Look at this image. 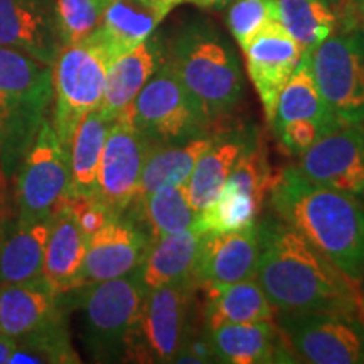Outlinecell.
Wrapping results in <instances>:
<instances>
[{
    "label": "cell",
    "instance_id": "cell-30",
    "mask_svg": "<svg viewBox=\"0 0 364 364\" xmlns=\"http://www.w3.org/2000/svg\"><path fill=\"white\" fill-rule=\"evenodd\" d=\"M113 120L105 118L100 110L83 117L73 134L70 144L71 193L75 196H95L102 154Z\"/></svg>",
    "mask_w": 364,
    "mask_h": 364
},
{
    "label": "cell",
    "instance_id": "cell-10",
    "mask_svg": "<svg viewBox=\"0 0 364 364\" xmlns=\"http://www.w3.org/2000/svg\"><path fill=\"white\" fill-rule=\"evenodd\" d=\"M277 326L295 358L312 364L364 363L361 312H277Z\"/></svg>",
    "mask_w": 364,
    "mask_h": 364
},
{
    "label": "cell",
    "instance_id": "cell-31",
    "mask_svg": "<svg viewBox=\"0 0 364 364\" xmlns=\"http://www.w3.org/2000/svg\"><path fill=\"white\" fill-rule=\"evenodd\" d=\"M277 22L311 53L338 31V12L322 0H275Z\"/></svg>",
    "mask_w": 364,
    "mask_h": 364
},
{
    "label": "cell",
    "instance_id": "cell-42",
    "mask_svg": "<svg viewBox=\"0 0 364 364\" xmlns=\"http://www.w3.org/2000/svg\"><path fill=\"white\" fill-rule=\"evenodd\" d=\"M322 2H326L331 9H334V11L338 12L339 21H341V17H343L346 11H348L349 2H351V0H322Z\"/></svg>",
    "mask_w": 364,
    "mask_h": 364
},
{
    "label": "cell",
    "instance_id": "cell-40",
    "mask_svg": "<svg viewBox=\"0 0 364 364\" xmlns=\"http://www.w3.org/2000/svg\"><path fill=\"white\" fill-rule=\"evenodd\" d=\"M16 349V339L0 332V364H7Z\"/></svg>",
    "mask_w": 364,
    "mask_h": 364
},
{
    "label": "cell",
    "instance_id": "cell-25",
    "mask_svg": "<svg viewBox=\"0 0 364 364\" xmlns=\"http://www.w3.org/2000/svg\"><path fill=\"white\" fill-rule=\"evenodd\" d=\"M253 139L252 132L245 129L218 132L216 140L203 154L186 181L191 206L196 213L203 211L208 204L215 201L241 152Z\"/></svg>",
    "mask_w": 364,
    "mask_h": 364
},
{
    "label": "cell",
    "instance_id": "cell-28",
    "mask_svg": "<svg viewBox=\"0 0 364 364\" xmlns=\"http://www.w3.org/2000/svg\"><path fill=\"white\" fill-rule=\"evenodd\" d=\"M201 236L193 228H188L152 243L140 265V277L145 290L193 279Z\"/></svg>",
    "mask_w": 364,
    "mask_h": 364
},
{
    "label": "cell",
    "instance_id": "cell-4",
    "mask_svg": "<svg viewBox=\"0 0 364 364\" xmlns=\"http://www.w3.org/2000/svg\"><path fill=\"white\" fill-rule=\"evenodd\" d=\"M53 66L0 46V176L12 182L53 103Z\"/></svg>",
    "mask_w": 364,
    "mask_h": 364
},
{
    "label": "cell",
    "instance_id": "cell-35",
    "mask_svg": "<svg viewBox=\"0 0 364 364\" xmlns=\"http://www.w3.org/2000/svg\"><path fill=\"white\" fill-rule=\"evenodd\" d=\"M275 177L277 174L268 164L265 149H263L260 140L255 136L248 147L241 152L225 186L247 193L263 203L270 194Z\"/></svg>",
    "mask_w": 364,
    "mask_h": 364
},
{
    "label": "cell",
    "instance_id": "cell-18",
    "mask_svg": "<svg viewBox=\"0 0 364 364\" xmlns=\"http://www.w3.org/2000/svg\"><path fill=\"white\" fill-rule=\"evenodd\" d=\"M53 216L22 220L14 208L0 209V285L43 275Z\"/></svg>",
    "mask_w": 364,
    "mask_h": 364
},
{
    "label": "cell",
    "instance_id": "cell-29",
    "mask_svg": "<svg viewBox=\"0 0 364 364\" xmlns=\"http://www.w3.org/2000/svg\"><path fill=\"white\" fill-rule=\"evenodd\" d=\"M297 120H316L332 127L343 125L332 115L317 88L311 70L309 53H304L292 76L282 88L270 125L273 130H277L285 124Z\"/></svg>",
    "mask_w": 364,
    "mask_h": 364
},
{
    "label": "cell",
    "instance_id": "cell-16",
    "mask_svg": "<svg viewBox=\"0 0 364 364\" xmlns=\"http://www.w3.org/2000/svg\"><path fill=\"white\" fill-rule=\"evenodd\" d=\"M248 78L257 90L268 124H272L277 100L304 56V49L282 27L273 22L243 49Z\"/></svg>",
    "mask_w": 364,
    "mask_h": 364
},
{
    "label": "cell",
    "instance_id": "cell-1",
    "mask_svg": "<svg viewBox=\"0 0 364 364\" xmlns=\"http://www.w3.org/2000/svg\"><path fill=\"white\" fill-rule=\"evenodd\" d=\"M257 279L277 312H359L358 280L327 260L280 218L258 225Z\"/></svg>",
    "mask_w": 364,
    "mask_h": 364
},
{
    "label": "cell",
    "instance_id": "cell-23",
    "mask_svg": "<svg viewBox=\"0 0 364 364\" xmlns=\"http://www.w3.org/2000/svg\"><path fill=\"white\" fill-rule=\"evenodd\" d=\"M86 247L88 238L73 213L66 206H59L53 216L43 263V277L58 294H68L83 285L81 273Z\"/></svg>",
    "mask_w": 364,
    "mask_h": 364
},
{
    "label": "cell",
    "instance_id": "cell-5",
    "mask_svg": "<svg viewBox=\"0 0 364 364\" xmlns=\"http://www.w3.org/2000/svg\"><path fill=\"white\" fill-rule=\"evenodd\" d=\"M145 295L140 267L118 279L86 284L63 294L81 314V338L97 363H122L125 341Z\"/></svg>",
    "mask_w": 364,
    "mask_h": 364
},
{
    "label": "cell",
    "instance_id": "cell-14",
    "mask_svg": "<svg viewBox=\"0 0 364 364\" xmlns=\"http://www.w3.org/2000/svg\"><path fill=\"white\" fill-rule=\"evenodd\" d=\"M150 247L152 241L134 220L113 216L88 238L81 282L97 284L129 275L142 265Z\"/></svg>",
    "mask_w": 364,
    "mask_h": 364
},
{
    "label": "cell",
    "instance_id": "cell-8",
    "mask_svg": "<svg viewBox=\"0 0 364 364\" xmlns=\"http://www.w3.org/2000/svg\"><path fill=\"white\" fill-rule=\"evenodd\" d=\"M129 110L135 129L152 145L182 144L218 132L166 59L140 90Z\"/></svg>",
    "mask_w": 364,
    "mask_h": 364
},
{
    "label": "cell",
    "instance_id": "cell-19",
    "mask_svg": "<svg viewBox=\"0 0 364 364\" xmlns=\"http://www.w3.org/2000/svg\"><path fill=\"white\" fill-rule=\"evenodd\" d=\"M216 363L272 364L299 363L273 321L223 324L208 332Z\"/></svg>",
    "mask_w": 364,
    "mask_h": 364
},
{
    "label": "cell",
    "instance_id": "cell-6",
    "mask_svg": "<svg viewBox=\"0 0 364 364\" xmlns=\"http://www.w3.org/2000/svg\"><path fill=\"white\" fill-rule=\"evenodd\" d=\"M112 63V56L93 34L81 43L63 46L54 61L51 122L68 149L83 117L102 105Z\"/></svg>",
    "mask_w": 364,
    "mask_h": 364
},
{
    "label": "cell",
    "instance_id": "cell-33",
    "mask_svg": "<svg viewBox=\"0 0 364 364\" xmlns=\"http://www.w3.org/2000/svg\"><path fill=\"white\" fill-rule=\"evenodd\" d=\"M78 353L73 348L66 317L59 318L43 329L16 339L9 364H76Z\"/></svg>",
    "mask_w": 364,
    "mask_h": 364
},
{
    "label": "cell",
    "instance_id": "cell-2",
    "mask_svg": "<svg viewBox=\"0 0 364 364\" xmlns=\"http://www.w3.org/2000/svg\"><path fill=\"white\" fill-rule=\"evenodd\" d=\"M277 218L353 280L364 277V208L356 196L312 184L294 166L268 194Z\"/></svg>",
    "mask_w": 364,
    "mask_h": 364
},
{
    "label": "cell",
    "instance_id": "cell-3",
    "mask_svg": "<svg viewBox=\"0 0 364 364\" xmlns=\"http://www.w3.org/2000/svg\"><path fill=\"white\" fill-rule=\"evenodd\" d=\"M166 61L215 125L240 105L243 75L238 58L213 22H186L167 44Z\"/></svg>",
    "mask_w": 364,
    "mask_h": 364
},
{
    "label": "cell",
    "instance_id": "cell-20",
    "mask_svg": "<svg viewBox=\"0 0 364 364\" xmlns=\"http://www.w3.org/2000/svg\"><path fill=\"white\" fill-rule=\"evenodd\" d=\"M66 317V306L46 282L38 279L0 285V332L17 339Z\"/></svg>",
    "mask_w": 364,
    "mask_h": 364
},
{
    "label": "cell",
    "instance_id": "cell-34",
    "mask_svg": "<svg viewBox=\"0 0 364 364\" xmlns=\"http://www.w3.org/2000/svg\"><path fill=\"white\" fill-rule=\"evenodd\" d=\"M112 0H54V21L63 46L76 44L98 29Z\"/></svg>",
    "mask_w": 364,
    "mask_h": 364
},
{
    "label": "cell",
    "instance_id": "cell-26",
    "mask_svg": "<svg viewBox=\"0 0 364 364\" xmlns=\"http://www.w3.org/2000/svg\"><path fill=\"white\" fill-rule=\"evenodd\" d=\"M147 233L152 243L193 226L198 213L191 206L186 184L164 186L135 199L124 213Z\"/></svg>",
    "mask_w": 364,
    "mask_h": 364
},
{
    "label": "cell",
    "instance_id": "cell-24",
    "mask_svg": "<svg viewBox=\"0 0 364 364\" xmlns=\"http://www.w3.org/2000/svg\"><path fill=\"white\" fill-rule=\"evenodd\" d=\"M199 289L204 290L203 321L208 332L223 324L275 321L277 311L257 279Z\"/></svg>",
    "mask_w": 364,
    "mask_h": 364
},
{
    "label": "cell",
    "instance_id": "cell-36",
    "mask_svg": "<svg viewBox=\"0 0 364 364\" xmlns=\"http://www.w3.org/2000/svg\"><path fill=\"white\" fill-rule=\"evenodd\" d=\"M228 7L226 26L241 49L277 22L275 0H233Z\"/></svg>",
    "mask_w": 364,
    "mask_h": 364
},
{
    "label": "cell",
    "instance_id": "cell-38",
    "mask_svg": "<svg viewBox=\"0 0 364 364\" xmlns=\"http://www.w3.org/2000/svg\"><path fill=\"white\" fill-rule=\"evenodd\" d=\"M174 363L181 364H204L216 363L215 351H213L209 336H191L189 331L182 341L179 353L176 354Z\"/></svg>",
    "mask_w": 364,
    "mask_h": 364
},
{
    "label": "cell",
    "instance_id": "cell-22",
    "mask_svg": "<svg viewBox=\"0 0 364 364\" xmlns=\"http://www.w3.org/2000/svg\"><path fill=\"white\" fill-rule=\"evenodd\" d=\"M166 53L167 44H164L161 36L154 33L134 49L117 58L108 68L103 100L98 107L100 113L108 120H115L127 107H130L140 90L164 63Z\"/></svg>",
    "mask_w": 364,
    "mask_h": 364
},
{
    "label": "cell",
    "instance_id": "cell-12",
    "mask_svg": "<svg viewBox=\"0 0 364 364\" xmlns=\"http://www.w3.org/2000/svg\"><path fill=\"white\" fill-rule=\"evenodd\" d=\"M150 145L152 144L135 129L127 107L113 120L105 140L95 189V198L113 215H124L134 203Z\"/></svg>",
    "mask_w": 364,
    "mask_h": 364
},
{
    "label": "cell",
    "instance_id": "cell-27",
    "mask_svg": "<svg viewBox=\"0 0 364 364\" xmlns=\"http://www.w3.org/2000/svg\"><path fill=\"white\" fill-rule=\"evenodd\" d=\"M216 135L218 132H211L182 144L150 145L135 199L164 186L186 184L196 164L216 140Z\"/></svg>",
    "mask_w": 364,
    "mask_h": 364
},
{
    "label": "cell",
    "instance_id": "cell-15",
    "mask_svg": "<svg viewBox=\"0 0 364 364\" xmlns=\"http://www.w3.org/2000/svg\"><path fill=\"white\" fill-rule=\"evenodd\" d=\"M258 255V225L225 233H204L193 270L196 289L255 279Z\"/></svg>",
    "mask_w": 364,
    "mask_h": 364
},
{
    "label": "cell",
    "instance_id": "cell-17",
    "mask_svg": "<svg viewBox=\"0 0 364 364\" xmlns=\"http://www.w3.org/2000/svg\"><path fill=\"white\" fill-rule=\"evenodd\" d=\"M0 46L53 66L63 44L51 0H0Z\"/></svg>",
    "mask_w": 364,
    "mask_h": 364
},
{
    "label": "cell",
    "instance_id": "cell-9",
    "mask_svg": "<svg viewBox=\"0 0 364 364\" xmlns=\"http://www.w3.org/2000/svg\"><path fill=\"white\" fill-rule=\"evenodd\" d=\"M196 284L193 279L145 290L125 341L124 363H174L189 331Z\"/></svg>",
    "mask_w": 364,
    "mask_h": 364
},
{
    "label": "cell",
    "instance_id": "cell-11",
    "mask_svg": "<svg viewBox=\"0 0 364 364\" xmlns=\"http://www.w3.org/2000/svg\"><path fill=\"white\" fill-rule=\"evenodd\" d=\"M14 206L22 220L54 216L71 193L70 149L46 118L14 177Z\"/></svg>",
    "mask_w": 364,
    "mask_h": 364
},
{
    "label": "cell",
    "instance_id": "cell-21",
    "mask_svg": "<svg viewBox=\"0 0 364 364\" xmlns=\"http://www.w3.org/2000/svg\"><path fill=\"white\" fill-rule=\"evenodd\" d=\"M184 0H112L93 36L113 61L149 36Z\"/></svg>",
    "mask_w": 364,
    "mask_h": 364
},
{
    "label": "cell",
    "instance_id": "cell-39",
    "mask_svg": "<svg viewBox=\"0 0 364 364\" xmlns=\"http://www.w3.org/2000/svg\"><path fill=\"white\" fill-rule=\"evenodd\" d=\"M344 16L351 17V19L364 31V0H351Z\"/></svg>",
    "mask_w": 364,
    "mask_h": 364
},
{
    "label": "cell",
    "instance_id": "cell-37",
    "mask_svg": "<svg viewBox=\"0 0 364 364\" xmlns=\"http://www.w3.org/2000/svg\"><path fill=\"white\" fill-rule=\"evenodd\" d=\"M61 206H66L73 213L86 238L102 230L113 216H117L103 203H100L95 196L70 194Z\"/></svg>",
    "mask_w": 364,
    "mask_h": 364
},
{
    "label": "cell",
    "instance_id": "cell-7",
    "mask_svg": "<svg viewBox=\"0 0 364 364\" xmlns=\"http://www.w3.org/2000/svg\"><path fill=\"white\" fill-rule=\"evenodd\" d=\"M317 88L343 125L364 124V31L349 16L309 53Z\"/></svg>",
    "mask_w": 364,
    "mask_h": 364
},
{
    "label": "cell",
    "instance_id": "cell-13",
    "mask_svg": "<svg viewBox=\"0 0 364 364\" xmlns=\"http://www.w3.org/2000/svg\"><path fill=\"white\" fill-rule=\"evenodd\" d=\"M294 167L304 179L321 188L364 196V129L338 127L299 156Z\"/></svg>",
    "mask_w": 364,
    "mask_h": 364
},
{
    "label": "cell",
    "instance_id": "cell-32",
    "mask_svg": "<svg viewBox=\"0 0 364 364\" xmlns=\"http://www.w3.org/2000/svg\"><path fill=\"white\" fill-rule=\"evenodd\" d=\"M262 206L263 203L253 196L223 186L215 201L196 215L191 228L201 235L241 230L257 223Z\"/></svg>",
    "mask_w": 364,
    "mask_h": 364
},
{
    "label": "cell",
    "instance_id": "cell-41",
    "mask_svg": "<svg viewBox=\"0 0 364 364\" xmlns=\"http://www.w3.org/2000/svg\"><path fill=\"white\" fill-rule=\"evenodd\" d=\"M184 2L193 4L199 9H206V11H221V9L230 6L233 0H184Z\"/></svg>",
    "mask_w": 364,
    "mask_h": 364
},
{
    "label": "cell",
    "instance_id": "cell-43",
    "mask_svg": "<svg viewBox=\"0 0 364 364\" xmlns=\"http://www.w3.org/2000/svg\"><path fill=\"white\" fill-rule=\"evenodd\" d=\"M359 312H361V318L364 324V295H361V302H359Z\"/></svg>",
    "mask_w": 364,
    "mask_h": 364
}]
</instances>
